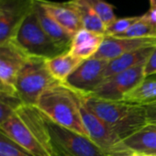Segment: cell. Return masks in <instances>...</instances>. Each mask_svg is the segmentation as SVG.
<instances>
[{
    "instance_id": "1",
    "label": "cell",
    "mask_w": 156,
    "mask_h": 156,
    "mask_svg": "<svg viewBox=\"0 0 156 156\" xmlns=\"http://www.w3.org/2000/svg\"><path fill=\"white\" fill-rule=\"evenodd\" d=\"M0 132L33 156H53L45 117L36 106H19Z\"/></svg>"
},
{
    "instance_id": "2",
    "label": "cell",
    "mask_w": 156,
    "mask_h": 156,
    "mask_svg": "<svg viewBox=\"0 0 156 156\" xmlns=\"http://www.w3.org/2000/svg\"><path fill=\"white\" fill-rule=\"evenodd\" d=\"M38 109L52 122L88 137L81 114V95L62 83L49 87L39 98Z\"/></svg>"
},
{
    "instance_id": "3",
    "label": "cell",
    "mask_w": 156,
    "mask_h": 156,
    "mask_svg": "<svg viewBox=\"0 0 156 156\" xmlns=\"http://www.w3.org/2000/svg\"><path fill=\"white\" fill-rule=\"evenodd\" d=\"M81 98L85 105L123 140L148 124L145 107L91 96L81 95Z\"/></svg>"
},
{
    "instance_id": "4",
    "label": "cell",
    "mask_w": 156,
    "mask_h": 156,
    "mask_svg": "<svg viewBox=\"0 0 156 156\" xmlns=\"http://www.w3.org/2000/svg\"><path fill=\"white\" fill-rule=\"evenodd\" d=\"M56 83L47 69L45 59L29 57L17 76L14 89L22 104L36 106L41 96Z\"/></svg>"
},
{
    "instance_id": "5",
    "label": "cell",
    "mask_w": 156,
    "mask_h": 156,
    "mask_svg": "<svg viewBox=\"0 0 156 156\" xmlns=\"http://www.w3.org/2000/svg\"><path fill=\"white\" fill-rule=\"evenodd\" d=\"M14 41L30 57L48 60L68 51L58 46L46 34L39 22L34 9L22 22Z\"/></svg>"
},
{
    "instance_id": "6",
    "label": "cell",
    "mask_w": 156,
    "mask_h": 156,
    "mask_svg": "<svg viewBox=\"0 0 156 156\" xmlns=\"http://www.w3.org/2000/svg\"><path fill=\"white\" fill-rule=\"evenodd\" d=\"M45 121L53 156H106L88 137L65 129L46 117Z\"/></svg>"
},
{
    "instance_id": "7",
    "label": "cell",
    "mask_w": 156,
    "mask_h": 156,
    "mask_svg": "<svg viewBox=\"0 0 156 156\" xmlns=\"http://www.w3.org/2000/svg\"><path fill=\"white\" fill-rule=\"evenodd\" d=\"M81 114L88 138L108 156H129L133 151L104 121L96 116L83 102Z\"/></svg>"
},
{
    "instance_id": "8",
    "label": "cell",
    "mask_w": 156,
    "mask_h": 156,
    "mask_svg": "<svg viewBox=\"0 0 156 156\" xmlns=\"http://www.w3.org/2000/svg\"><path fill=\"white\" fill-rule=\"evenodd\" d=\"M144 66L145 62L108 78L88 96L103 100L123 101L126 95L144 79Z\"/></svg>"
},
{
    "instance_id": "9",
    "label": "cell",
    "mask_w": 156,
    "mask_h": 156,
    "mask_svg": "<svg viewBox=\"0 0 156 156\" xmlns=\"http://www.w3.org/2000/svg\"><path fill=\"white\" fill-rule=\"evenodd\" d=\"M108 61L96 57L85 60L62 83L80 95L92 94L104 81Z\"/></svg>"
},
{
    "instance_id": "10",
    "label": "cell",
    "mask_w": 156,
    "mask_h": 156,
    "mask_svg": "<svg viewBox=\"0 0 156 156\" xmlns=\"http://www.w3.org/2000/svg\"><path fill=\"white\" fill-rule=\"evenodd\" d=\"M35 0H0V43L14 40Z\"/></svg>"
},
{
    "instance_id": "11",
    "label": "cell",
    "mask_w": 156,
    "mask_h": 156,
    "mask_svg": "<svg viewBox=\"0 0 156 156\" xmlns=\"http://www.w3.org/2000/svg\"><path fill=\"white\" fill-rule=\"evenodd\" d=\"M29 57L14 40L0 43V81L14 89L17 76Z\"/></svg>"
},
{
    "instance_id": "12",
    "label": "cell",
    "mask_w": 156,
    "mask_h": 156,
    "mask_svg": "<svg viewBox=\"0 0 156 156\" xmlns=\"http://www.w3.org/2000/svg\"><path fill=\"white\" fill-rule=\"evenodd\" d=\"M150 46H156V38H122L105 36L99 50L94 57L109 62L124 53Z\"/></svg>"
},
{
    "instance_id": "13",
    "label": "cell",
    "mask_w": 156,
    "mask_h": 156,
    "mask_svg": "<svg viewBox=\"0 0 156 156\" xmlns=\"http://www.w3.org/2000/svg\"><path fill=\"white\" fill-rule=\"evenodd\" d=\"M34 9L37 14L39 22L46 34L58 46L64 49L65 51H69L73 35L66 30L63 27H62L55 20H53L38 2V0H35Z\"/></svg>"
},
{
    "instance_id": "14",
    "label": "cell",
    "mask_w": 156,
    "mask_h": 156,
    "mask_svg": "<svg viewBox=\"0 0 156 156\" xmlns=\"http://www.w3.org/2000/svg\"><path fill=\"white\" fill-rule=\"evenodd\" d=\"M105 35L95 33L82 29L73 35L69 51L82 60H87L95 56L99 50Z\"/></svg>"
},
{
    "instance_id": "15",
    "label": "cell",
    "mask_w": 156,
    "mask_h": 156,
    "mask_svg": "<svg viewBox=\"0 0 156 156\" xmlns=\"http://www.w3.org/2000/svg\"><path fill=\"white\" fill-rule=\"evenodd\" d=\"M38 2L53 20L73 35L83 29L79 18L65 2L56 3L47 0H38Z\"/></svg>"
},
{
    "instance_id": "16",
    "label": "cell",
    "mask_w": 156,
    "mask_h": 156,
    "mask_svg": "<svg viewBox=\"0 0 156 156\" xmlns=\"http://www.w3.org/2000/svg\"><path fill=\"white\" fill-rule=\"evenodd\" d=\"M155 46L140 48L127 53H124L111 61L108 62L104 75L105 80L114 75H117L124 71H127L132 67H135L139 64L146 62L150 54L153 51Z\"/></svg>"
},
{
    "instance_id": "17",
    "label": "cell",
    "mask_w": 156,
    "mask_h": 156,
    "mask_svg": "<svg viewBox=\"0 0 156 156\" xmlns=\"http://www.w3.org/2000/svg\"><path fill=\"white\" fill-rule=\"evenodd\" d=\"M83 61L68 51L56 57L46 60V66L51 75L57 82L63 83Z\"/></svg>"
},
{
    "instance_id": "18",
    "label": "cell",
    "mask_w": 156,
    "mask_h": 156,
    "mask_svg": "<svg viewBox=\"0 0 156 156\" xmlns=\"http://www.w3.org/2000/svg\"><path fill=\"white\" fill-rule=\"evenodd\" d=\"M68 7H70L79 18L83 29L105 35L106 25L103 23L100 17L82 0H70L65 2Z\"/></svg>"
},
{
    "instance_id": "19",
    "label": "cell",
    "mask_w": 156,
    "mask_h": 156,
    "mask_svg": "<svg viewBox=\"0 0 156 156\" xmlns=\"http://www.w3.org/2000/svg\"><path fill=\"white\" fill-rule=\"evenodd\" d=\"M124 143L132 151L156 153V125L147 124L142 129L125 139Z\"/></svg>"
},
{
    "instance_id": "20",
    "label": "cell",
    "mask_w": 156,
    "mask_h": 156,
    "mask_svg": "<svg viewBox=\"0 0 156 156\" xmlns=\"http://www.w3.org/2000/svg\"><path fill=\"white\" fill-rule=\"evenodd\" d=\"M123 101L146 107L156 103V74L145 76L140 84L126 95Z\"/></svg>"
},
{
    "instance_id": "21",
    "label": "cell",
    "mask_w": 156,
    "mask_h": 156,
    "mask_svg": "<svg viewBox=\"0 0 156 156\" xmlns=\"http://www.w3.org/2000/svg\"><path fill=\"white\" fill-rule=\"evenodd\" d=\"M82 1L88 5L100 17L106 27L109 26L117 20L113 7L105 0H82Z\"/></svg>"
},
{
    "instance_id": "22",
    "label": "cell",
    "mask_w": 156,
    "mask_h": 156,
    "mask_svg": "<svg viewBox=\"0 0 156 156\" xmlns=\"http://www.w3.org/2000/svg\"><path fill=\"white\" fill-rule=\"evenodd\" d=\"M122 38H156V27L142 20L141 16L124 34Z\"/></svg>"
},
{
    "instance_id": "23",
    "label": "cell",
    "mask_w": 156,
    "mask_h": 156,
    "mask_svg": "<svg viewBox=\"0 0 156 156\" xmlns=\"http://www.w3.org/2000/svg\"><path fill=\"white\" fill-rule=\"evenodd\" d=\"M0 156H33L0 132Z\"/></svg>"
},
{
    "instance_id": "24",
    "label": "cell",
    "mask_w": 156,
    "mask_h": 156,
    "mask_svg": "<svg viewBox=\"0 0 156 156\" xmlns=\"http://www.w3.org/2000/svg\"><path fill=\"white\" fill-rule=\"evenodd\" d=\"M140 17H127L117 19L106 29L105 36H114L119 37L124 34L136 21L140 20Z\"/></svg>"
},
{
    "instance_id": "25",
    "label": "cell",
    "mask_w": 156,
    "mask_h": 156,
    "mask_svg": "<svg viewBox=\"0 0 156 156\" xmlns=\"http://www.w3.org/2000/svg\"><path fill=\"white\" fill-rule=\"evenodd\" d=\"M21 104V101L18 98L0 95V126L12 116L15 109Z\"/></svg>"
},
{
    "instance_id": "26",
    "label": "cell",
    "mask_w": 156,
    "mask_h": 156,
    "mask_svg": "<svg viewBox=\"0 0 156 156\" xmlns=\"http://www.w3.org/2000/svg\"><path fill=\"white\" fill-rule=\"evenodd\" d=\"M144 74L145 76H150L156 74V46L147 59L144 66Z\"/></svg>"
},
{
    "instance_id": "27",
    "label": "cell",
    "mask_w": 156,
    "mask_h": 156,
    "mask_svg": "<svg viewBox=\"0 0 156 156\" xmlns=\"http://www.w3.org/2000/svg\"><path fill=\"white\" fill-rule=\"evenodd\" d=\"M147 121L149 124L156 125V103L145 107Z\"/></svg>"
},
{
    "instance_id": "28",
    "label": "cell",
    "mask_w": 156,
    "mask_h": 156,
    "mask_svg": "<svg viewBox=\"0 0 156 156\" xmlns=\"http://www.w3.org/2000/svg\"><path fill=\"white\" fill-rule=\"evenodd\" d=\"M141 18L146 22L156 27V7L150 8V9L144 15H142Z\"/></svg>"
},
{
    "instance_id": "29",
    "label": "cell",
    "mask_w": 156,
    "mask_h": 156,
    "mask_svg": "<svg viewBox=\"0 0 156 156\" xmlns=\"http://www.w3.org/2000/svg\"><path fill=\"white\" fill-rule=\"evenodd\" d=\"M0 95L6 96V97H11V98H18L16 95V92L13 88L6 86L4 83L0 81Z\"/></svg>"
},
{
    "instance_id": "30",
    "label": "cell",
    "mask_w": 156,
    "mask_h": 156,
    "mask_svg": "<svg viewBox=\"0 0 156 156\" xmlns=\"http://www.w3.org/2000/svg\"><path fill=\"white\" fill-rule=\"evenodd\" d=\"M129 156H156L155 154H151V153H145V152H137V151H133L131 154H129Z\"/></svg>"
},
{
    "instance_id": "31",
    "label": "cell",
    "mask_w": 156,
    "mask_h": 156,
    "mask_svg": "<svg viewBox=\"0 0 156 156\" xmlns=\"http://www.w3.org/2000/svg\"><path fill=\"white\" fill-rule=\"evenodd\" d=\"M150 6L151 8L156 7V0H150Z\"/></svg>"
},
{
    "instance_id": "32",
    "label": "cell",
    "mask_w": 156,
    "mask_h": 156,
    "mask_svg": "<svg viewBox=\"0 0 156 156\" xmlns=\"http://www.w3.org/2000/svg\"><path fill=\"white\" fill-rule=\"evenodd\" d=\"M155 155H156V153H155Z\"/></svg>"
},
{
    "instance_id": "33",
    "label": "cell",
    "mask_w": 156,
    "mask_h": 156,
    "mask_svg": "<svg viewBox=\"0 0 156 156\" xmlns=\"http://www.w3.org/2000/svg\"><path fill=\"white\" fill-rule=\"evenodd\" d=\"M106 156H108V155H106Z\"/></svg>"
}]
</instances>
